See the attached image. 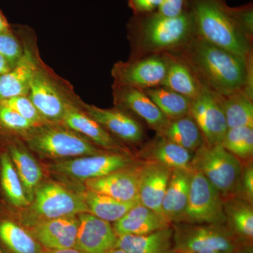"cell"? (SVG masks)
<instances>
[{
  "instance_id": "12",
  "label": "cell",
  "mask_w": 253,
  "mask_h": 253,
  "mask_svg": "<svg viewBox=\"0 0 253 253\" xmlns=\"http://www.w3.org/2000/svg\"><path fill=\"white\" fill-rule=\"evenodd\" d=\"M168 63L169 59L166 53L118 61L111 71L113 84L142 90L162 86Z\"/></svg>"
},
{
  "instance_id": "27",
  "label": "cell",
  "mask_w": 253,
  "mask_h": 253,
  "mask_svg": "<svg viewBox=\"0 0 253 253\" xmlns=\"http://www.w3.org/2000/svg\"><path fill=\"white\" fill-rule=\"evenodd\" d=\"M169 59L167 73L162 86L194 99L201 92L203 86L189 66L174 55L166 53Z\"/></svg>"
},
{
  "instance_id": "32",
  "label": "cell",
  "mask_w": 253,
  "mask_h": 253,
  "mask_svg": "<svg viewBox=\"0 0 253 253\" xmlns=\"http://www.w3.org/2000/svg\"><path fill=\"white\" fill-rule=\"evenodd\" d=\"M143 91L169 121H174L189 114L191 102L189 98L162 86Z\"/></svg>"
},
{
  "instance_id": "43",
  "label": "cell",
  "mask_w": 253,
  "mask_h": 253,
  "mask_svg": "<svg viewBox=\"0 0 253 253\" xmlns=\"http://www.w3.org/2000/svg\"><path fill=\"white\" fill-rule=\"evenodd\" d=\"M198 253H253V247H248L246 249L236 251H217V250H204Z\"/></svg>"
},
{
  "instance_id": "13",
  "label": "cell",
  "mask_w": 253,
  "mask_h": 253,
  "mask_svg": "<svg viewBox=\"0 0 253 253\" xmlns=\"http://www.w3.org/2000/svg\"><path fill=\"white\" fill-rule=\"evenodd\" d=\"M189 115L199 126L205 144H221L228 126L217 95L203 88L201 92L191 99Z\"/></svg>"
},
{
  "instance_id": "25",
  "label": "cell",
  "mask_w": 253,
  "mask_h": 253,
  "mask_svg": "<svg viewBox=\"0 0 253 253\" xmlns=\"http://www.w3.org/2000/svg\"><path fill=\"white\" fill-rule=\"evenodd\" d=\"M172 226L146 234L118 236L116 248L127 253H176Z\"/></svg>"
},
{
  "instance_id": "33",
  "label": "cell",
  "mask_w": 253,
  "mask_h": 253,
  "mask_svg": "<svg viewBox=\"0 0 253 253\" xmlns=\"http://www.w3.org/2000/svg\"><path fill=\"white\" fill-rule=\"evenodd\" d=\"M0 181L5 196L16 208H28L31 204L8 152L0 155Z\"/></svg>"
},
{
  "instance_id": "35",
  "label": "cell",
  "mask_w": 253,
  "mask_h": 253,
  "mask_svg": "<svg viewBox=\"0 0 253 253\" xmlns=\"http://www.w3.org/2000/svg\"><path fill=\"white\" fill-rule=\"evenodd\" d=\"M0 127L14 135L23 137L36 126L14 110L0 103Z\"/></svg>"
},
{
  "instance_id": "1",
  "label": "cell",
  "mask_w": 253,
  "mask_h": 253,
  "mask_svg": "<svg viewBox=\"0 0 253 253\" xmlns=\"http://www.w3.org/2000/svg\"><path fill=\"white\" fill-rule=\"evenodd\" d=\"M169 54L185 63L205 89L217 96L245 92L253 97V59H246L195 35Z\"/></svg>"
},
{
  "instance_id": "5",
  "label": "cell",
  "mask_w": 253,
  "mask_h": 253,
  "mask_svg": "<svg viewBox=\"0 0 253 253\" xmlns=\"http://www.w3.org/2000/svg\"><path fill=\"white\" fill-rule=\"evenodd\" d=\"M21 138L28 149L49 158L93 156L106 151L61 124L47 123L36 126Z\"/></svg>"
},
{
  "instance_id": "14",
  "label": "cell",
  "mask_w": 253,
  "mask_h": 253,
  "mask_svg": "<svg viewBox=\"0 0 253 253\" xmlns=\"http://www.w3.org/2000/svg\"><path fill=\"white\" fill-rule=\"evenodd\" d=\"M83 103L81 100L68 105L61 125L76 131L106 151L129 154L126 146L116 140L109 131L83 109Z\"/></svg>"
},
{
  "instance_id": "17",
  "label": "cell",
  "mask_w": 253,
  "mask_h": 253,
  "mask_svg": "<svg viewBox=\"0 0 253 253\" xmlns=\"http://www.w3.org/2000/svg\"><path fill=\"white\" fill-rule=\"evenodd\" d=\"M79 226L74 249L81 253H108L116 248L118 236L109 221L90 213L78 214Z\"/></svg>"
},
{
  "instance_id": "9",
  "label": "cell",
  "mask_w": 253,
  "mask_h": 253,
  "mask_svg": "<svg viewBox=\"0 0 253 253\" xmlns=\"http://www.w3.org/2000/svg\"><path fill=\"white\" fill-rule=\"evenodd\" d=\"M13 28L21 42L23 53L9 72L0 77V101L28 95L32 79L42 61L33 30L24 26Z\"/></svg>"
},
{
  "instance_id": "31",
  "label": "cell",
  "mask_w": 253,
  "mask_h": 253,
  "mask_svg": "<svg viewBox=\"0 0 253 253\" xmlns=\"http://www.w3.org/2000/svg\"><path fill=\"white\" fill-rule=\"evenodd\" d=\"M83 196L89 213L109 222H116L139 201H118L109 196L85 190Z\"/></svg>"
},
{
  "instance_id": "34",
  "label": "cell",
  "mask_w": 253,
  "mask_h": 253,
  "mask_svg": "<svg viewBox=\"0 0 253 253\" xmlns=\"http://www.w3.org/2000/svg\"><path fill=\"white\" fill-rule=\"evenodd\" d=\"M221 144L241 162L253 161V127L239 126L228 129Z\"/></svg>"
},
{
  "instance_id": "28",
  "label": "cell",
  "mask_w": 253,
  "mask_h": 253,
  "mask_svg": "<svg viewBox=\"0 0 253 253\" xmlns=\"http://www.w3.org/2000/svg\"><path fill=\"white\" fill-rule=\"evenodd\" d=\"M157 135L175 143L191 153L196 152L205 144L199 126L189 114L169 121Z\"/></svg>"
},
{
  "instance_id": "7",
  "label": "cell",
  "mask_w": 253,
  "mask_h": 253,
  "mask_svg": "<svg viewBox=\"0 0 253 253\" xmlns=\"http://www.w3.org/2000/svg\"><path fill=\"white\" fill-rule=\"evenodd\" d=\"M191 169L201 172L222 199L239 194L242 163L222 145H203L193 156Z\"/></svg>"
},
{
  "instance_id": "2",
  "label": "cell",
  "mask_w": 253,
  "mask_h": 253,
  "mask_svg": "<svg viewBox=\"0 0 253 253\" xmlns=\"http://www.w3.org/2000/svg\"><path fill=\"white\" fill-rule=\"evenodd\" d=\"M130 59L171 52L184 45L196 35L194 21L186 11L176 17H166L157 11L134 16L128 23Z\"/></svg>"
},
{
  "instance_id": "15",
  "label": "cell",
  "mask_w": 253,
  "mask_h": 253,
  "mask_svg": "<svg viewBox=\"0 0 253 253\" xmlns=\"http://www.w3.org/2000/svg\"><path fill=\"white\" fill-rule=\"evenodd\" d=\"M112 91L116 108L141 118L156 134L169 123V120L142 89L113 84Z\"/></svg>"
},
{
  "instance_id": "37",
  "label": "cell",
  "mask_w": 253,
  "mask_h": 253,
  "mask_svg": "<svg viewBox=\"0 0 253 253\" xmlns=\"http://www.w3.org/2000/svg\"><path fill=\"white\" fill-rule=\"evenodd\" d=\"M22 53V44L14 28L11 33L0 34V54L9 60L12 66L19 59Z\"/></svg>"
},
{
  "instance_id": "40",
  "label": "cell",
  "mask_w": 253,
  "mask_h": 253,
  "mask_svg": "<svg viewBox=\"0 0 253 253\" xmlns=\"http://www.w3.org/2000/svg\"><path fill=\"white\" fill-rule=\"evenodd\" d=\"M163 0H127L134 16L149 14L157 11Z\"/></svg>"
},
{
  "instance_id": "18",
  "label": "cell",
  "mask_w": 253,
  "mask_h": 253,
  "mask_svg": "<svg viewBox=\"0 0 253 253\" xmlns=\"http://www.w3.org/2000/svg\"><path fill=\"white\" fill-rule=\"evenodd\" d=\"M139 163L120 169L107 175L84 181L86 190L118 201H139Z\"/></svg>"
},
{
  "instance_id": "41",
  "label": "cell",
  "mask_w": 253,
  "mask_h": 253,
  "mask_svg": "<svg viewBox=\"0 0 253 253\" xmlns=\"http://www.w3.org/2000/svg\"><path fill=\"white\" fill-rule=\"evenodd\" d=\"M13 31V26L9 24L2 11L0 10V34L9 33Z\"/></svg>"
},
{
  "instance_id": "39",
  "label": "cell",
  "mask_w": 253,
  "mask_h": 253,
  "mask_svg": "<svg viewBox=\"0 0 253 253\" xmlns=\"http://www.w3.org/2000/svg\"><path fill=\"white\" fill-rule=\"evenodd\" d=\"M187 2L188 0H163L156 11L166 17H176L185 12Z\"/></svg>"
},
{
  "instance_id": "36",
  "label": "cell",
  "mask_w": 253,
  "mask_h": 253,
  "mask_svg": "<svg viewBox=\"0 0 253 253\" xmlns=\"http://www.w3.org/2000/svg\"><path fill=\"white\" fill-rule=\"evenodd\" d=\"M0 103L14 110L35 126L47 124L38 112L36 106L29 99L28 95L14 96V97L3 100L0 101Z\"/></svg>"
},
{
  "instance_id": "46",
  "label": "cell",
  "mask_w": 253,
  "mask_h": 253,
  "mask_svg": "<svg viewBox=\"0 0 253 253\" xmlns=\"http://www.w3.org/2000/svg\"><path fill=\"white\" fill-rule=\"evenodd\" d=\"M0 253H3L2 251H1V249H0Z\"/></svg>"
},
{
  "instance_id": "30",
  "label": "cell",
  "mask_w": 253,
  "mask_h": 253,
  "mask_svg": "<svg viewBox=\"0 0 253 253\" xmlns=\"http://www.w3.org/2000/svg\"><path fill=\"white\" fill-rule=\"evenodd\" d=\"M228 129L239 126L253 127V97L245 92L217 96Z\"/></svg>"
},
{
  "instance_id": "3",
  "label": "cell",
  "mask_w": 253,
  "mask_h": 253,
  "mask_svg": "<svg viewBox=\"0 0 253 253\" xmlns=\"http://www.w3.org/2000/svg\"><path fill=\"white\" fill-rule=\"evenodd\" d=\"M186 10L192 17L196 36L233 54L253 59V40L225 0H188Z\"/></svg>"
},
{
  "instance_id": "19",
  "label": "cell",
  "mask_w": 253,
  "mask_h": 253,
  "mask_svg": "<svg viewBox=\"0 0 253 253\" xmlns=\"http://www.w3.org/2000/svg\"><path fill=\"white\" fill-rule=\"evenodd\" d=\"M173 169L160 163H139V200L146 208L161 214V206Z\"/></svg>"
},
{
  "instance_id": "10",
  "label": "cell",
  "mask_w": 253,
  "mask_h": 253,
  "mask_svg": "<svg viewBox=\"0 0 253 253\" xmlns=\"http://www.w3.org/2000/svg\"><path fill=\"white\" fill-rule=\"evenodd\" d=\"M226 224L224 204L219 191L201 172L191 173L185 211L176 223Z\"/></svg>"
},
{
  "instance_id": "29",
  "label": "cell",
  "mask_w": 253,
  "mask_h": 253,
  "mask_svg": "<svg viewBox=\"0 0 253 253\" xmlns=\"http://www.w3.org/2000/svg\"><path fill=\"white\" fill-rule=\"evenodd\" d=\"M0 240L9 253H44V248L29 230L13 221L0 222Z\"/></svg>"
},
{
  "instance_id": "6",
  "label": "cell",
  "mask_w": 253,
  "mask_h": 253,
  "mask_svg": "<svg viewBox=\"0 0 253 253\" xmlns=\"http://www.w3.org/2000/svg\"><path fill=\"white\" fill-rule=\"evenodd\" d=\"M28 208L21 220V225L27 229L40 221L89 213L83 192H76L53 181L40 184Z\"/></svg>"
},
{
  "instance_id": "38",
  "label": "cell",
  "mask_w": 253,
  "mask_h": 253,
  "mask_svg": "<svg viewBox=\"0 0 253 253\" xmlns=\"http://www.w3.org/2000/svg\"><path fill=\"white\" fill-rule=\"evenodd\" d=\"M242 163L241 181L237 197L242 198L249 202H253V161Z\"/></svg>"
},
{
  "instance_id": "45",
  "label": "cell",
  "mask_w": 253,
  "mask_h": 253,
  "mask_svg": "<svg viewBox=\"0 0 253 253\" xmlns=\"http://www.w3.org/2000/svg\"><path fill=\"white\" fill-rule=\"evenodd\" d=\"M108 253H126V251H123V250L119 249V248H114L112 250L109 251Z\"/></svg>"
},
{
  "instance_id": "24",
  "label": "cell",
  "mask_w": 253,
  "mask_h": 253,
  "mask_svg": "<svg viewBox=\"0 0 253 253\" xmlns=\"http://www.w3.org/2000/svg\"><path fill=\"white\" fill-rule=\"evenodd\" d=\"M192 169H173L161 206V215L172 225L185 211Z\"/></svg>"
},
{
  "instance_id": "47",
  "label": "cell",
  "mask_w": 253,
  "mask_h": 253,
  "mask_svg": "<svg viewBox=\"0 0 253 253\" xmlns=\"http://www.w3.org/2000/svg\"></svg>"
},
{
  "instance_id": "16",
  "label": "cell",
  "mask_w": 253,
  "mask_h": 253,
  "mask_svg": "<svg viewBox=\"0 0 253 253\" xmlns=\"http://www.w3.org/2000/svg\"><path fill=\"white\" fill-rule=\"evenodd\" d=\"M82 108L111 135L130 144H140L144 141V128L130 113L116 107L101 109L84 102L83 103Z\"/></svg>"
},
{
  "instance_id": "8",
  "label": "cell",
  "mask_w": 253,
  "mask_h": 253,
  "mask_svg": "<svg viewBox=\"0 0 253 253\" xmlns=\"http://www.w3.org/2000/svg\"><path fill=\"white\" fill-rule=\"evenodd\" d=\"M175 253H198L204 250L236 251L253 247L239 239L226 224L174 223Z\"/></svg>"
},
{
  "instance_id": "26",
  "label": "cell",
  "mask_w": 253,
  "mask_h": 253,
  "mask_svg": "<svg viewBox=\"0 0 253 253\" xmlns=\"http://www.w3.org/2000/svg\"><path fill=\"white\" fill-rule=\"evenodd\" d=\"M226 225L241 241L253 245V204L242 198L234 196L223 199Z\"/></svg>"
},
{
  "instance_id": "44",
  "label": "cell",
  "mask_w": 253,
  "mask_h": 253,
  "mask_svg": "<svg viewBox=\"0 0 253 253\" xmlns=\"http://www.w3.org/2000/svg\"><path fill=\"white\" fill-rule=\"evenodd\" d=\"M43 253H81L74 248L64 249H44Z\"/></svg>"
},
{
  "instance_id": "42",
  "label": "cell",
  "mask_w": 253,
  "mask_h": 253,
  "mask_svg": "<svg viewBox=\"0 0 253 253\" xmlns=\"http://www.w3.org/2000/svg\"><path fill=\"white\" fill-rule=\"evenodd\" d=\"M13 67L9 60L5 58L4 56L0 54V77L2 75L9 72L11 68Z\"/></svg>"
},
{
  "instance_id": "23",
  "label": "cell",
  "mask_w": 253,
  "mask_h": 253,
  "mask_svg": "<svg viewBox=\"0 0 253 253\" xmlns=\"http://www.w3.org/2000/svg\"><path fill=\"white\" fill-rule=\"evenodd\" d=\"M20 139H13L9 143L8 154L19 176L26 196L31 203L44 174L39 163L28 151L23 139L21 137Z\"/></svg>"
},
{
  "instance_id": "21",
  "label": "cell",
  "mask_w": 253,
  "mask_h": 253,
  "mask_svg": "<svg viewBox=\"0 0 253 253\" xmlns=\"http://www.w3.org/2000/svg\"><path fill=\"white\" fill-rule=\"evenodd\" d=\"M171 224L161 214L155 212L140 203L131 208L113 227L117 236H141L170 226Z\"/></svg>"
},
{
  "instance_id": "4",
  "label": "cell",
  "mask_w": 253,
  "mask_h": 253,
  "mask_svg": "<svg viewBox=\"0 0 253 253\" xmlns=\"http://www.w3.org/2000/svg\"><path fill=\"white\" fill-rule=\"evenodd\" d=\"M28 96L43 119L51 124H61L68 105L81 100L71 83L42 60L32 79Z\"/></svg>"
},
{
  "instance_id": "20",
  "label": "cell",
  "mask_w": 253,
  "mask_h": 253,
  "mask_svg": "<svg viewBox=\"0 0 253 253\" xmlns=\"http://www.w3.org/2000/svg\"><path fill=\"white\" fill-rule=\"evenodd\" d=\"M78 226V216H71L40 221L28 229L44 249H64L75 247Z\"/></svg>"
},
{
  "instance_id": "22",
  "label": "cell",
  "mask_w": 253,
  "mask_h": 253,
  "mask_svg": "<svg viewBox=\"0 0 253 253\" xmlns=\"http://www.w3.org/2000/svg\"><path fill=\"white\" fill-rule=\"evenodd\" d=\"M192 154L175 143L157 135L143 146L139 155L142 161L160 163L172 169H191Z\"/></svg>"
},
{
  "instance_id": "11",
  "label": "cell",
  "mask_w": 253,
  "mask_h": 253,
  "mask_svg": "<svg viewBox=\"0 0 253 253\" xmlns=\"http://www.w3.org/2000/svg\"><path fill=\"white\" fill-rule=\"evenodd\" d=\"M136 162L129 154L105 152L56 161L49 164L48 169L56 174L85 181L130 167Z\"/></svg>"
}]
</instances>
